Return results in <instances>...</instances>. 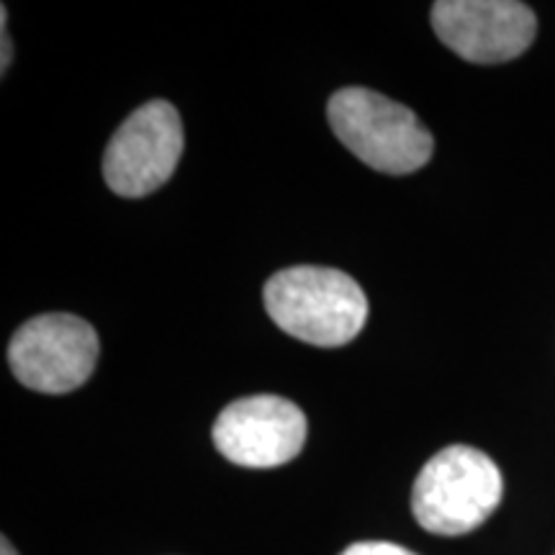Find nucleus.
Instances as JSON below:
<instances>
[{
	"instance_id": "f257e3e1",
	"label": "nucleus",
	"mask_w": 555,
	"mask_h": 555,
	"mask_svg": "<svg viewBox=\"0 0 555 555\" xmlns=\"http://www.w3.org/2000/svg\"><path fill=\"white\" fill-rule=\"evenodd\" d=\"M266 309L286 335L319 347L352 343L365 327L367 298L356 278L322 266H296L268 278Z\"/></svg>"
},
{
	"instance_id": "f03ea898",
	"label": "nucleus",
	"mask_w": 555,
	"mask_h": 555,
	"mask_svg": "<svg viewBox=\"0 0 555 555\" xmlns=\"http://www.w3.org/2000/svg\"><path fill=\"white\" fill-rule=\"evenodd\" d=\"M332 131L367 168L406 176L433 157V134L412 108L367 88H343L327 103Z\"/></svg>"
},
{
	"instance_id": "7ed1b4c3",
	"label": "nucleus",
	"mask_w": 555,
	"mask_h": 555,
	"mask_svg": "<svg viewBox=\"0 0 555 555\" xmlns=\"http://www.w3.org/2000/svg\"><path fill=\"white\" fill-rule=\"evenodd\" d=\"M502 494V470L483 450L450 446L416 476L412 512L427 532L455 538L483 525Z\"/></svg>"
},
{
	"instance_id": "20e7f679",
	"label": "nucleus",
	"mask_w": 555,
	"mask_h": 555,
	"mask_svg": "<svg viewBox=\"0 0 555 555\" xmlns=\"http://www.w3.org/2000/svg\"><path fill=\"white\" fill-rule=\"evenodd\" d=\"M183 155V121L168 101L137 108L111 137L103 178L116 196L142 198L163 189Z\"/></svg>"
},
{
	"instance_id": "39448f33",
	"label": "nucleus",
	"mask_w": 555,
	"mask_h": 555,
	"mask_svg": "<svg viewBox=\"0 0 555 555\" xmlns=\"http://www.w3.org/2000/svg\"><path fill=\"white\" fill-rule=\"evenodd\" d=\"M99 335L86 319L41 314L21 324L9 345L13 376L31 391L67 393L93 376Z\"/></svg>"
},
{
	"instance_id": "423d86ee",
	"label": "nucleus",
	"mask_w": 555,
	"mask_h": 555,
	"mask_svg": "<svg viewBox=\"0 0 555 555\" xmlns=\"http://www.w3.org/2000/svg\"><path fill=\"white\" fill-rule=\"evenodd\" d=\"M307 414L294 401L260 393L232 401L214 422V446L245 468L286 466L307 442Z\"/></svg>"
},
{
	"instance_id": "0eeeda50",
	"label": "nucleus",
	"mask_w": 555,
	"mask_h": 555,
	"mask_svg": "<svg viewBox=\"0 0 555 555\" xmlns=\"http://www.w3.org/2000/svg\"><path fill=\"white\" fill-rule=\"evenodd\" d=\"M433 29L457 57L499 65L532 44L538 18L517 0H440L433 5Z\"/></svg>"
},
{
	"instance_id": "6e6552de",
	"label": "nucleus",
	"mask_w": 555,
	"mask_h": 555,
	"mask_svg": "<svg viewBox=\"0 0 555 555\" xmlns=\"http://www.w3.org/2000/svg\"><path fill=\"white\" fill-rule=\"evenodd\" d=\"M339 555H414L406 547H401L397 543H380V540H367V543H352L350 547H345Z\"/></svg>"
},
{
	"instance_id": "1a4fd4ad",
	"label": "nucleus",
	"mask_w": 555,
	"mask_h": 555,
	"mask_svg": "<svg viewBox=\"0 0 555 555\" xmlns=\"http://www.w3.org/2000/svg\"><path fill=\"white\" fill-rule=\"evenodd\" d=\"M5 21H9V9H5V5H0V37H3V73L5 69H9V62H11V41H9V24H5Z\"/></svg>"
},
{
	"instance_id": "9d476101",
	"label": "nucleus",
	"mask_w": 555,
	"mask_h": 555,
	"mask_svg": "<svg viewBox=\"0 0 555 555\" xmlns=\"http://www.w3.org/2000/svg\"><path fill=\"white\" fill-rule=\"evenodd\" d=\"M0 555H18V553H16V547H13L9 540L3 538V547H0Z\"/></svg>"
}]
</instances>
